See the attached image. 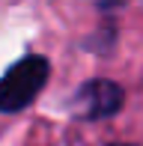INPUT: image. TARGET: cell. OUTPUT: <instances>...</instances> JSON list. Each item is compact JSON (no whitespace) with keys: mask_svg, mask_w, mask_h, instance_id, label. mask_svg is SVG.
<instances>
[{"mask_svg":"<svg viewBox=\"0 0 143 146\" xmlns=\"http://www.w3.org/2000/svg\"><path fill=\"white\" fill-rule=\"evenodd\" d=\"M122 98H125V92H122L119 84L95 78V81H87L72 96L69 108H72V113L77 119H89L93 122V119H107V116L119 113Z\"/></svg>","mask_w":143,"mask_h":146,"instance_id":"cell-2","label":"cell"},{"mask_svg":"<svg viewBox=\"0 0 143 146\" xmlns=\"http://www.w3.org/2000/svg\"><path fill=\"white\" fill-rule=\"evenodd\" d=\"M51 63L45 57H24L15 66L6 69V75L0 78V113H18L42 92L48 84Z\"/></svg>","mask_w":143,"mask_h":146,"instance_id":"cell-1","label":"cell"},{"mask_svg":"<svg viewBox=\"0 0 143 146\" xmlns=\"http://www.w3.org/2000/svg\"><path fill=\"white\" fill-rule=\"evenodd\" d=\"M110 146H134V143H110Z\"/></svg>","mask_w":143,"mask_h":146,"instance_id":"cell-3","label":"cell"}]
</instances>
